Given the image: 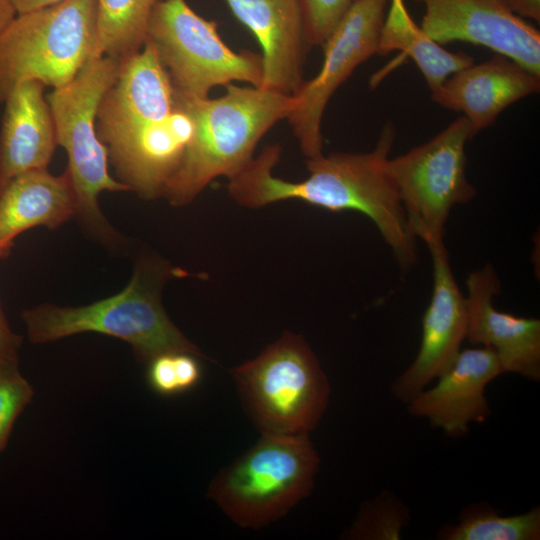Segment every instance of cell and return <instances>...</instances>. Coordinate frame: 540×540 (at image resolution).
Masks as SVG:
<instances>
[{"label": "cell", "instance_id": "obj_1", "mask_svg": "<svg viewBox=\"0 0 540 540\" xmlns=\"http://www.w3.org/2000/svg\"><path fill=\"white\" fill-rule=\"evenodd\" d=\"M395 135L394 126L386 124L370 152L309 158V176L298 182L273 175L281 147L267 146L229 178V194L250 208L297 199L334 212L358 211L375 224L400 267L407 270L416 263L417 247L388 166Z\"/></svg>", "mask_w": 540, "mask_h": 540}, {"label": "cell", "instance_id": "obj_2", "mask_svg": "<svg viewBox=\"0 0 540 540\" xmlns=\"http://www.w3.org/2000/svg\"><path fill=\"white\" fill-rule=\"evenodd\" d=\"M218 98L178 94L194 123L193 138L162 196L190 203L214 178L232 177L253 158L260 139L295 106L293 95L229 83Z\"/></svg>", "mask_w": 540, "mask_h": 540}, {"label": "cell", "instance_id": "obj_3", "mask_svg": "<svg viewBox=\"0 0 540 540\" xmlns=\"http://www.w3.org/2000/svg\"><path fill=\"white\" fill-rule=\"evenodd\" d=\"M164 270L141 263L127 286L111 297L80 307L45 303L22 311L30 342L45 344L95 332L127 342L142 363L171 352L205 358L173 324L161 304L159 289L164 275L160 273Z\"/></svg>", "mask_w": 540, "mask_h": 540}, {"label": "cell", "instance_id": "obj_4", "mask_svg": "<svg viewBox=\"0 0 540 540\" xmlns=\"http://www.w3.org/2000/svg\"><path fill=\"white\" fill-rule=\"evenodd\" d=\"M319 467L309 434H262L214 478L207 497L237 525L259 529L310 495Z\"/></svg>", "mask_w": 540, "mask_h": 540}, {"label": "cell", "instance_id": "obj_5", "mask_svg": "<svg viewBox=\"0 0 540 540\" xmlns=\"http://www.w3.org/2000/svg\"><path fill=\"white\" fill-rule=\"evenodd\" d=\"M243 406L262 434H309L330 398V383L302 336L285 332L231 370Z\"/></svg>", "mask_w": 540, "mask_h": 540}, {"label": "cell", "instance_id": "obj_6", "mask_svg": "<svg viewBox=\"0 0 540 540\" xmlns=\"http://www.w3.org/2000/svg\"><path fill=\"white\" fill-rule=\"evenodd\" d=\"M96 36V0H63L16 14L0 32V104L27 80L53 89L67 84L92 56Z\"/></svg>", "mask_w": 540, "mask_h": 540}, {"label": "cell", "instance_id": "obj_7", "mask_svg": "<svg viewBox=\"0 0 540 540\" xmlns=\"http://www.w3.org/2000/svg\"><path fill=\"white\" fill-rule=\"evenodd\" d=\"M121 60L90 57L74 78L54 88L46 98L53 117L57 143L68 156L66 173L77 197L84 223L105 239L115 232L102 215L98 196L104 191H128L108 170V150L100 140L96 118L100 102L116 80Z\"/></svg>", "mask_w": 540, "mask_h": 540}, {"label": "cell", "instance_id": "obj_8", "mask_svg": "<svg viewBox=\"0 0 540 540\" xmlns=\"http://www.w3.org/2000/svg\"><path fill=\"white\" fill-rule=\"evenodd\" d=\"M217 28L216 21L197 14L186 0H159L153 8L146 41L178 94L205 98L212 88L234 81L261 86V54L233 51Z\"/></svg>", "mask_w": 540, "mask_h": 540}, {"label": "cell", "instance_id": "obj_9", "mask_svg": "<svg viewBox=\"0 0 540 540\" xmlns=\"http://www.w3.org/2000/svg\"><path fill=\"white\" fill-rule=\"evenodd\" d=\"M473 137L461 116L429 141L389 158V170L416 238L426 243L443 240L452 207L474 198L465 154L466 142Z\"/></svg>", "mask_w": 540, "mask_h": 540}, {"label": "cell", "instance_id": "obj_10", "mask_svg": "<svg viewBox=\"0 0 540 540\" xmlns=\"http://www.w3.org/2000/svg\"><path fill=\"white\" fill-rule=\"evenodd\" d=\"M388 4L389 0H358L322 45L318 74L293 95L295 106L287 119L308 159L323 155L321 124L330 98L358 65L378 54Z\"/></svg>", "mask_w": 540, "mask_h": 540}, {"label": "cell", "instance_id": "obj_11", "mask_svg": "<svg viewBox=\"0 0 540 540\" xmlns=\"http://www.w3.org/2000/svg\"><path fill=\"white\" fill-rule=\"evenodd\" d=\"M426 244L433 265V292L422 318L420 347L390 386L391 395L405 404L452 365L466 339V299L455 281L443 240Z\"/></svg>", "mask_w": 540, "mask_h": 540}, {"label": "cell", "instance_id": "obj_12", "mask_svg": "<svg viewBox=\"0 0 540 540\" xmlns=\"http://www.w3.org/2000/svg\"><path fill=\"white\" fill-rule=\"evenodd\" d=\"M425 7L421 28L443 45L487 47L540 75V33L502 0H415Z\"/></svg>", "mask_w": 540, "mask_h": 540}, {"label": "cell", "instance_id": "obj_13", "mask_svg": "<svg viewBox=\"0 0 540 540\" xmlns=\"http://www.w3.org/2000/svg\"><path fill=\"white\" fill-rule=\"evenodd\" d=\"M504 373L496 353L478 346L460 350L452 365L406 405L410 415L426 419L447 437L461 438L472 423L491 415L485 395L488 384Z\"/></svg>", "mask_w": 540, "mask_h": 540}, {"label": "cell", "instance_id": "obj_14", "mask_svg": "<svg viewBox=\"0 0 540 540\" xmlns=\"http://www.w3.org/2000/svg\"><path fill=\"white\" fill-rule=\"evenodd\" d=\"M178 95L152 45L121 60L119 74L104 94L96 129L109 145L143 126L163 119L177 106Z\"/></svg>", "mask_w": 540, "mask_h": 540}, {"label": "cell", "instance_id": "obj_15", "mask_svg": "<svg viewBox=\"0 0 540 540\" xmlns=\"http://www.w3.org/2000/svg\"><path fill=\"white\" fill-rule=\"evenodd\" d=\"M466 339L489 347L504 373H515L533 382L540 380V320L499 311L493 296L500 281L490 264L471 272L466 280Z\"/></svg>", "mask_w": 540, "mask_h": 540}, {"label": "cell", "instance_id": "obj_16", "mask_svg": "<svg viewBox=\"0 0 540 540\" xmlns=\"http://www.w3.org/2000/svg\"><path fill=\"white\" fill-rule=\"evenodd\" d=\"M194 131V120L178 95L177 106L168 116L107 147L118 181L144 199L162 196Z\"/></svg>", "mask_w": 540, "mask_h": 540}, {"label": "cell", "instance_id": "obj_17", "mask_svg": "<svg viewBox=\"0 0 540 540\" xmlns=\"http://www.w3.org/2000/svg\"><path fill=\"white\" fill-rule=\"evenodd\" d=\"M262 49L260 88L294 95L302 86L307 42L300 0H224Z\"/></svg>", "mask_w": 540, "mask_h": 540}, {"label": "cell", "instance_id": "obj_18", "mask_svg": "<svg viewBox=\"0 0 540 540\" xmlns=\"http://www.w3.org/2000/svg\"><path fill=\"white\" fill-rule=\"evenodd\" d=\"M539 89L540 75L497 54L451 74L431 91V99L446 109L462 112L475 136L491 126L508 106Z\"/></svg>", "mask_w": 540, "mask_h": 540}, {"label": "cell", "instance_id": "obj_19", "mask_svg": "<svg viewBox=\"0 0 540 540\" xmlns=\"http://www.w3.org/2000/svg\"><path fill=\"white\" fill-rule=\"evenodd\" d=\"M45 85L19 83L6 98L0 128V192L17 175L47 168L57 143Z\"/></svg>", "mask_w": 540, "mask_h": 540}, {"label": "cell", "instance_id": "obj_20", "mask_svg": "<svg viewBox=\"0 0 540 540\" xmlns=\"http://www.w3.org/2000/svg\"><path fill=\"white\" fill-rule=\"evenodd\" d=\"M77 197L66 172L47 168L15 176L0 192V258L9 255L14 240L36 226L54 229L77 215Z\"/></svg>", "mask_w": 540, "mask_h": 540}, {"label": "cell", "instance_id": "obj_21", "mask_svg": "<svg viewBox=\"0 0 540 540\" xmlns=\"http://www.w3.org/2000/svg\"><path fill=\"white\" fill-rule=\"evenodd\" d=\"M382 25L378 54L398 50L417 65L431 91L451 74L474 63L464 52H450L430 38L411 17L404 0H389Z\"/></svg>", "mask_w": 540, "mask_h": 540}, {"label": "cell", "instance_id": "obj_22", "mask_svg": "<svg viewBox=\"0 0 540 540\" xmlns=\"http://www.w3.org/2000/svg\"><path fill=\"white\" fill-rule=\"evenodd\" d=\"M97 36L91 57L123 60L146 41L147 26L159 0H96Z\"/></svg>", "mask_w": 540, "mask_h": 540}, {"label": "cell", "instance_id": "obj_23", "mask_svg": "<svg viewBox=\"0 0 540 540\" xmlns=\"http://www.w3.org/2000/svg\"><path fill=\"white\" fill-rule=\"evenodd\" d=\"M440 540H539L540 506L515 514L503 515L489 503L466 506L455 523L442 526Z\"/></svg>", "mask_w": 540, "mask_h": 540}, {"label": "cell", "instance_id": "obj_24", "mask_svg": "<svg viewBox=\"0 0 540 540\" xmlns=\"http://www.w3.org/2000/svg\"><path fill=\"white\" fill-rule=\"evenodd\" d=\"M411 520L409 506L389 490L364 501L343 539L398 540Z\"/></svg>", "mask_w": 540, "mask_h": 540}, {"label": "cell", "instance_id": "obj_25", "mask_svg": "<svg viewBox=\"0 0 540 540\" xmlns=\"http://www.w3.org/2000/svg\"><path fill=\"white\" fill-rule=\"evenodd\" d=\"M148 365L149 384L163 395L185 392L196 386L201 378L198 357L186 352L161 354Z\"/></svg>", "mask_w": 540, "mask_h": 540}, {"label": "cell", "instance_id": "obj_26", "mask_svg": "<svg viewBox=\"0 0 540 540\" xmlns=\"http://www.w3.org/2000/svg\"><path fill=\"white\" fill-rule=\"evenodd\" d=\"M34 389L19 365L0 368V454L5 450L15 421L30 404Z\"/></svg>", "mask_w": 540, "mask_h": 540}, {"label": "cell", "instance_id": "obj_27", "mask_svg": "<svg viewBox=\"0 0 540 540\" xmlns=\"http://www.w3.org/2000/svg\"><path fill=\"white\" fill-rule=\"evenodd\" d=\"M358 0H300L307 42L321 46Z\"/></svg>", "mask_w": 540, "mask_h": 540}, {"label": "cell", "instance_id": "obj_28", "mask_svg": "<svg viewBox=\"0 0 540 540\" xmlns=\"http://www.w3.org/2000/svg\"><path fill=\"white\" fill-rule=\"evenodd\" d=\"M22 343L23 337L11 329L0 302V368L19 365Z\"/></svg>", "mask_w": 540, "mask_h": 540}, {"label": "cell", "instance_id": "obj_29", "mask_svg": "<svg viewBox=\"0 0 540 540\" xmlns=\"http://www.w3.org/2000/svg\"><path fill=\"white\" fill-rule=\"evenodd\" d=\"M504 5L515 15L540 20V0H502Z\"/></svg>", "mask_w": 540, "mask_h": 540}, {"label": "cell", "instance_id": "obj_30", "mask_svg": "<svg viewBox=\"0 0 540 540\" xmlns=\"http://www.w3.org/2000/svg\"><path fill=\"white\" fill-rule=\"evenodd\" d=\"M18 13H24L31 10L43 8L50 6L56 3H59L63 0H10Z\"/></svg>", "mask_w": 540, "mask_h": 540}, {"label": "cell", "instance_id": "obj_31", "mask_svg": "<svg viewBox=\"0 0 540 540\" xmlns=\"http://www.w3.org/2000/svg\"><path fill=\"white\" fill-rule=\"evenodd\" d=\"M16 14L10 0H0V32L14 19Z\"/></svg>", "mask_w": 540, "mask_h": 540}]
</instances>
